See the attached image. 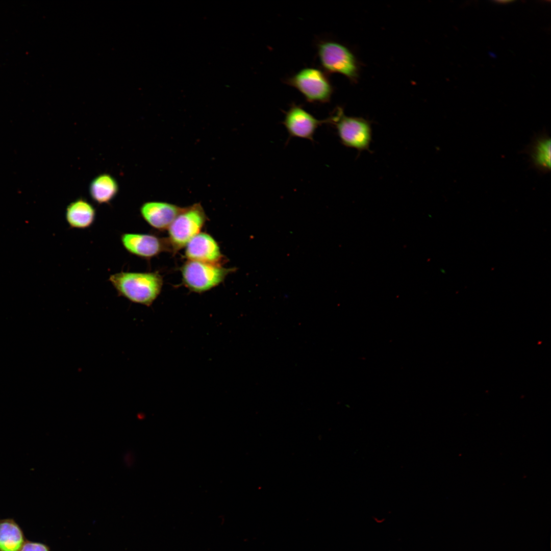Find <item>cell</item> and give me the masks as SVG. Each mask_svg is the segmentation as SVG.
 Segmentation results:
<instances>
[{"instance_id": "5bb4252c", "label": "cell", "mask_w": 551, "mask_h": 551, "mask_svg": "<svg viewBox=\"0 0 551 551\" xmlns=\"http://www.w3.org/2000/svg\"><path fill=\"white\" fill-rule=\"evenodd\" d=\"M23 543L18 526L10 521L0 522V550L19 551Z\"/></svg>"}, {"instance_id": "8fae6325", "label": "cell", "mask_w": 551, "mask_h": 551, "mask_svg": "<svg viewBox=\"0 0 551 551\" xmlns=\"http://www.w3.org/2000/svg\"><path fill=\"white\" fill-rule=\"evenodd\" d=\"M549 134L545 129L534 135L521 153L529 156L530 167L541 174L550 171L551 146Z\"/></svg>"}, {"instance_id": "8992f818", "label": "cell", "mask_w": 551, "mask_h": 551, "mask_svg": "<svg viewBox=\"0 0 551 551\" xmlns=\"http://www.w3.org/2000/svg\"><path fill=\"white\" fill-rule=\"evenodd\" d=\"M234 270L220 265L188 260L182 267L181 274L184 284L189 289L202 293L219 285Z\"/></svg>"}, {"instance_id": "30bf717a", "label": "cell", "mask_w": 551, "mask_h": 551, "mask_svg": "<svg viewBox=\"0 0 551 551\" xmlns=\"http://www.w3.org/2000/svg\"><path fill=\"white\" fill-rule=\"evenodd\" d=\"M188 260L220 265L223 255L214 238L205 232H200L185 246Z\"/></svg>"}, {"instance_id": "7c38bea8", "label": "cell", "mask_w": 551, "mask_h": 551, "mask_svg": "<svg viewBox=\"0 0 551 551\" xmlns=\"http://www.w3.org/2000/svg\"><path fill=\"white\" fill-rule=\"evenodd\" d=\"M96 217L95 208L83 197L73 200L66 207L65 218L70 229H89L94 223Z\"/></svg>"}, {"instance_id": "9a60e30c", "label": "cell", "mask_w": 551, "mask_h": 551, "mask_svg": "<svg viewBox=\"0 0 551 551\" xmlns=\"http://www.w3.org/2000/svg\"><path fill=\"white\" fill-rule=\"evenodd\" d=\"M20 551H48L43 544L38 543H27L22 545Z\"/></svg>"}, {"instance_id": "4fadbf2b", "label": "cell", "mask_w": 551, "mask_h": 551, "mask_svg": "<svg viewBox=\"0 0 551 551\" xmlns=\"http://www.w3.org/2000/svg\"><path fill=\"white\" fill-rule=\"evenodd\" d=\"M119 185L114 177L103 173L90 182L89 193L92 200L98 205L110 204L117 196Z\"/></svg>"}, {"instance_id": "9c48e42d", "label": "cell", "mask_w": 551, "mask_h": 551, "mask_svg": "<svg viewBox=\"0 0 551 551\" xmlns=\"http://www.w3.org/2000/svg\"><path fill=\"white\" fill-rule=\"evenodd\" d=\"M183 207L163 201H147L139 208L140 215L152 228L163 231L168 229Z\"/></svg>"}, {"instance_id": "ba28073f", "label": "cell", "mask_w": 551, "mask_h": 551, "mask_svg": "<svg viewBox=\"0 0 551 551\" xmlns=\"http://www.w3.org/2000/svg\"><path fill=\"white\" fill-rule=\"evenodd\" d=\"M329 118L319 120L304 108L293 103L285 112L282 124L289 135V138L296 137L314 142V136L318 127L328 124Z\"/></svg>"}, {"instance_id": "5b68a950", "label": "cell", "mask_w": 551, "mask_h": 551, "mask_svg": "<svg viewBox=\"0 0 551 551\" xmlns=\"http://www.w3.org/2000/svg\"><path fill=\"white\" fill-rule=\"evenodd\" d=\"M319 63L325 72L341 74L355 79L358 67L356 59L345 45L333 40H322L316 44Z\"/></svg>"}, {"instance_id": "52a82bcc", "label": "cell", "mask_w": 551, "mask_h": 551, "mask_svg": "<svg viewBox=\"0 0 551 551\" xmlns=\"http://www.w3.org/2000/svg\"><path fill=\"white\" fill-rule=\"evenodd\" d=\"M119 239L128 253L147 260L166 249H171L167 240L150 233L124 232L120 234Z\"/></svg>"}, {"instance_id": "277c9868", "label": "cell", "mask_w": 551, "mask_h": 551, "mask_svg": "<svg viewBox=\"0 0 551 551\" xmlns=\"http://www.w3.org/2000/svg\"><path fill=\"white\" fill-rule=\"evenodd\" d=\"M285 83L299 91L310 103L330 102L333 86L323 70L313 67L303 68L285 80Z\"/></svg>"}, {"instance_id": "6da1fadb", "label": "cell", "mask_w": 551, "mask_h": 551, "mask_svg": "<svg viewBox=\"0 0 551 551\" xmlns=\"http://www.w3.org/2000/svg\"><path fill=\"white\" fill-rule=\"evenodd\" d=\"M108 281L118 296L146 306L157 298L163 286L162 276L156 272L121 271L111 274Z\"/></svg>"}, {"instance_id": "3957f363", "label": "cell", "mask_w": 551, "mask_h": 551, "mask_svg": "<svg viewBox=\"0 0 551 551\" xmlns=\"http://www.w3.org/2000/svg\"><path fill=\"white\" fill-rule=\"evenodd\" d=\"M208 218L200 203L183 208L168 228L167 241L173 251L185 247L195 235L200 233Z\"/></svg>"}, {"instance_id": "7a4b0ae2", "label": "cell", "mask_w": 551, "mask_h": 551, "mask_svg": "<svg viewBox=\"0 0 551 551\" xmlns=\"http://www.w3.org/2000/svg\"><path fill=\"white\" fill-rule=\"evenodd\" d=\"M329 123L335 127L340 142L359 151L368 150L372 139L371 123L361 117L346 116L338 107L329 117Z\"/></svg>"}]
</instances>
